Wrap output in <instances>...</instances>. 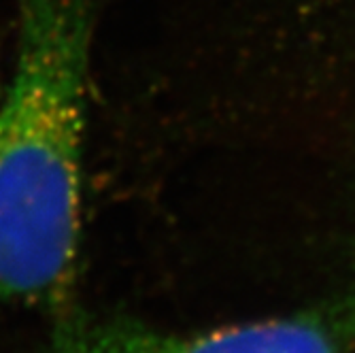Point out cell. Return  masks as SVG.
<instances>
[{
  "label": "cell",
  "instance_id": "1",
  "mask_svg": "<svg viewBox=\"0 0 355 353\" xmlns=\"http://www.w3.org/2000/svg\"><path fill=\"white\" fill-rule=\"evenodd\" d=\"M0 109V302L62 311L79 260L94 0H17Z\"/></svg>",
  "mask_w": 355,
  "mask_h": 353
},
{
  "label": "cell",
  "instance_id": "2",
  "mask_svg": "<svg viewBox=\"0 0 355 353\" xmlns=\"http://www.w3.org/2000/svg\"><path fill=\"white\" fill-rule=\"evenodd\" d=\"M47 353H355V294L317 311L200 332L67 311Z\"/></svg>",
  "mask_w": 355,
  "mask_h": 353
}]
</instances>
